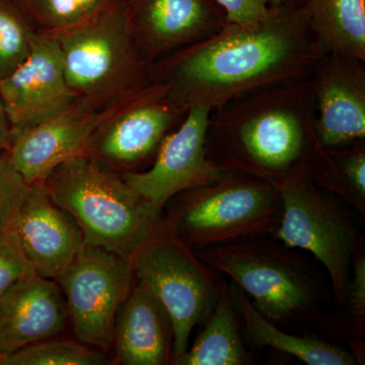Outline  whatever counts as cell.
<instances>
[{
	"mask_svg": "<svg viewBox=\"0 0 365 365\" xmlns=\"http://www.w3.org/2000/svg\"><path fill=\"white\" fill-rule=\"evenodd\" d=\"M276 188L282 213L274 237L313 254L329 273L336 299L344 304L353 258L361 242L354 222L306 173H295Z\"/></svg>",
	"mask_w": 365,
	"mask_h": 365,
	"instance_id": "8",
	"label": "cell"
},
{
	"mask_svg": "<svg viewBox=\"0 0 365 365\" xmlns=\"http://www.w3.org/2000/svg\"><path fill=\"white\" fill-rule=\"evenodd\" d=\"M4 355L2 353H0V365H2V362H4Z\"/></svg>",
	"mask_w": 365,
	"mask_h": 365,
	"instance_id": "33",
	"label": "cell"
},
{
	"mask_svg": "<svg viewBox=\"0 0 365 365\" xmlns=\"http://www.w3.org/2000/svg\"><path fill=\"white\" fill-rule=\"evenodd\" d=\"M11 143V127L0 98V150H9Z\"/></svg>",
	"mask_w": 365,
	"mask_h": 365,
	"instance_id": "30",
	"label": "cell"
},
{
	"mask_svg": "<svg viewBox=\"0 0 365 365\" xmlns=\"http://www.w3.org/2000/svg\"><path fill=\"white\" fill-rule=\"evenodd\" d=\"M11 230L38 275L56 279L83 248L73 217L52 200L44 182L29 187Z\"/></svg>",
	"mask_w": 365,
	"mask_h": 365,
	"instance_id": "16",
	"label": "cell"
},
{
	"mask_svg": "<svg viewBox=\"0 0 365 365\" xmlns=\"http://www.w3.org/2000/svg\"><path fill=\"white\" fill-rule=\"evenodd\" d=\"M29 187L9 158L0 155V232L11 228Z\"/></svg>",
	"mask_w": 365,
	"mask_h": 365,
	"instance_id": "26",
	"label": "cell"
},
{
	"mask_svg": "<svg viewBox=\"0 0 365 365\" xmlns=\"http://www.w3.org/2000/svg\"><path fill=\"white\" fill-rule=\"evenodd\" d=\"M364 60L325 54L311 76L314 131L324 148L364 141Z\"/></svg>",
	"mask_w": 365,
	"mask_h": 365,
	"instance_id": "14",
	"label": "cell"
},
{
	"mask_svg": "<svg viewBox=\"0 0 365 365\" xmlns=\"http://www.w3.org/2000/svg\"><path fill=\"white\" fill-rule=\"evenodd\" d=\"M44 184L52 200L78 223L85 244L129 261L162 217L121 174L88 155L61 163Z\"/></svg>",
	"mask_w": 365,
	"mask_h": 365,
	"instance_id": "4",
	"label": "cell"
},
{
	"mask_svg": "<svg viewBox=\"0 0 365 365\" xmlns=\"http://www.w3.org/2000/svg\"><path fill=\"white\" fill-rule=\"evenodd\" d=\"M125 1L52 33L67 85L81 102L98 109L119 104L151 83L150 66L127 29Z\"/></svg>",
	"mask_w": 365,
	"mask_h": 365,
	"instance_id": "6",
	"label": "cell"
},
{
	"mask_svg": "<svg viewBox=\"0 0 365 365\" xmlns=\"http://www.w3.org/2000/svg\"><path fill=\"white\" fill-rule=\"evenodd\" d=\"M209 116L210 111L206 108H190L176 130L163 139L150 169L121 174L124 181L160 215L165 203L180 192L215 184L230 174V170L208 157Z\"/></svg>",
	"mask_w": 365,
	"mask_h": 365,
	"instance_id": "11",
	"label": "cell"
},
{
	"mask_svg": "<svg viewBox=\"0 0 365 365\" xmlns=\"http://www.w3.org/2000/svg\"><path fill=\"white\" fill-rule=\"evenodd\" d=\"M76 338L109 349L118 314L136 283L131 262L98 247L83 244L56 278Z\"/></svg>",
	"mask_w": 365,
	"mask_h": 365,
	"instance_id": "9",
	"label": "cell"
},
{
	"mask_svg": "<svg viewBox=\"0 0 365 365\" xmlns=\"http://www.w3.org/2000/svg\"><path fill=\"white\" fill-rule=\"evenodd\" d=\"M172 322L160 300L136 280L118 314L114 340L124 365L169 364L173 357Z\"/></svg>",
	"mask_w": 365,
	"mask_h": 365,
	"instance_id": "18",
	"label": "cell"
},
{
	"mask_svg": "<svg viewBox=\"0 0 365 365\" xmlns=\"http://www.w3.org/2000/svg\"><path fill=\"white\" fill-rule=\"evenodd\" d=\"M37 32L14 0H0V81L26 61Z\"/></svg>",
	"mask_w": 365,
	"mask_h": 365,
	"instance_id": "23",
	"label": "cell"
},
{
	"mask_svg": "<svg viewBox=\"0 0 365 365\" xmlns=\"http://www.w3.org/2000/svg\"><path fill=\"white\" fill-rule=\"evenodd\" d=\"M37 274L11 228L0 232V297L21 278Z\"/></svg>",
	"mask_w": 365,
	"mask_h": 365,
	"instance_id": "27",
	"label": "cell"
},
{
	"mask_svg": "<svg viewBox=\"0 0 365 365\" xmlns=\"http://www.w3.org/2000/svg\"><path fill=\"white\" fill-rule=\"evenodd\" d=\"M282 213L273 184L230 170L222 181L184 190L165 203L162 220L194 252L246 239L272 235Z\"/></svg>",
	"mask_w": 365,
	"mask_h": 365,
	"instance_id": "5",
	"label": "cell"
},
{
	"mask_svg": "<svg viewBox=\"0 0 365 365\" xmlns=\"http://www.w3.org/2000/svg\"><path fill=\"white\" fill-rule=\"evenodd\" d=\"M117 105L98 109L81 101L44 123L11 133L6 157L29 185L43 182L61 163L86 155L93 132Z\"/></svg>",
	"mask_w": 365,
	"mask_h": 365,
	"instance_id": "15",
	"label": "cell"
},
{
	"mask_svg": "<svg viewBox=\"0 0 365 365\" xmlns=\"http://www.w3.org/2000/svg\"><path fill=\"white\" fill-rule=\"evenodd\" d=\"M304 7L326 54L365 61V0H307Z\"/></svg>",
	"mask_w": 365,
	"mask_h": 365,
	"instance_id": "21",
	"label": "cell"
},
{
	"mask_svg": "<svg viewBox=\"0 0 365 365\" xmlns=\"http://www.w3.org/2000/svg\"><path fill=\"white\" fill-rule=\"evenodd\" d=\"M202 332L187 351L173 360L177 365H247L251 361L245 348L235 309L227 283L222 282L220 294Z\"/></svg>",
	"mask_w": 365,
	"mask_h": 365,
	"instance_id": "20",
	"label": "cell"
},
{
	"mask_svg": "<svg viewBox=\"0 0 365 365\" xmlns=\"http://www.w3.org/2000/svg\"><path fill=\"white\" fill-rule=\"evenodd\" d=\"M68 319L56 280L38 274L14 282L0 297V353L49 339L64 330Z\"/></svg>",
	"mask_w": 365,
	"mask_h": 365,
	"instance_id": "17",
	"label": "cell"
},
{
	"mask_svg": "<svg viewBox=\"0 0 365 365\" xmlns=\"http://www.w3.org/2000/svg\"><path fill=\"white\" fill-rule=\"evenodd\" d=\"M78 1L85 9L86 13L91 16V14L102 11L106 7L111 6L121 0H78Z\"/></svg>",
	"mask_w": 365,
	"mask_h": 365,
	"instance_id": "31",
	"label": "cell"
},
{
	"mask_svg": "<svg viewBox=\"0 0 365 365\" xmlns=\"http://www.w3.org/2000/svg\"><path fill=\"white\" fill-rule=\"evenodd\" d=\"M237 313L241 314L250 341L259 347L269 346L297 357L309 365H356L355 353L312 336H297L280 330L275 323L257 311L248 295L232 281L228 287Z\"/></svg>",
	"mask_w": 365,
	"mask_h": 365,
	"instance_id": "19",
	"label": "cell"
},
{
	"mask_svg": "<svg viewBox=\"0 0 365 365\" xmlns=\"http://www.w3.org/2000/svg\"><path fill=\"white\" fill-rule=\"evenodd\" d=\"M309 78L262 86L211 111L209 158L275 187L295 173L307 174L319 144Z\"/></svg>",
	"mask_w": 365,
	"mask_h": 365,
	"instance_id": "2",
	"label": "cell"
},
{
	"mask_svg": "<svg viewBox=\"0 0 365 365\" xmlns=\"http://www.w3.org/2000/svg\"><path fill=\"white\" fill-rule=\"evenodd\" d=\"M130 262L136 279L169 314L174 334L172 364L188 349L194 327L210 314L222 282L215 269L199 259L162 217Z\"/></svg>",
	"mask_w": 365,
	"mask_h": 365,
	"instance_id": "7",
	"label": "cell"
},
{
	"mask_svg": "<svg viewBox=\"0 0 365 365\" xmlns=\"http://www.w3.org/2000/svg\"><path fill=\"white\" fill-rule=\"evenodd\" d=\"M36 29L48 33L66 30L90 16L78 0H14Z\"/></svg>",
	"mask_w": 365,
	"mask_h": 365,
	"instance_id": "25",
	"label": "cell"
},
{
	"mask_svg": "<svg viewBox=\"0 0 365 365\" xmlns=\"http://www.w3.org/2000/svg\"><path fill=\"white\" fill-rule=\"evenodd\" d=\"M195 253L209 267L230 276L273 323L297 322L326 329L335 325L324 312L328 292L312 264L272 235L246 237Z\"/></svg>",
	"mask_w": 365,
	"mask_h": 365,
	"instance_id": "3",
	"label": "cell"
},
{
	"mask_svg": "<svg viewBox=\"0 0 365 365\" xmlns=\"http://www.w3.org/2000/svg\"><path fill=\"white\" fill-rule=\"evenodd\" d=\"M125 20L150 66L215 35L227 23L211 0H126Z\"/></svg>",
	"mask_w": 365,
	"mask_h": 365,
	"instance_id": "13",
	"label": "cell"
},
{
	"mask_svg": "<svg viewBox=\"0 0 365 365\" xmlns=\"http://www.w3.org/2000/svg\"><path fill=\"white\" fill-rule=\"evenodd\" d=\"M352 277L350 276L346 292L345 304L351 314V331L364 335L365 321V256L361 248L355 254L352 262Z\"/></svg>",
	"mask_w": 365,
	"mask_h": 365,
	"instance_id": "28",
	"label": "cell"
},
{
	"mask_svg": "<svg viewBox=\"0 0 365 365\" xmlns=\"http://www.w3.org/2000/svg\"><path fill=\"white\" fill-rule=\"evenodd\" d=\"M225 14L228 23H249L257 20L267 11L264 0H215Z\"/></svg>",
	"mask_w": 365,
	"mask_h": 365,
	"instance_id": "29",
	"label": "cell"
},
{
	"mask_svg": "<svg viewBox=\"0 0 365 365\" xmlns=\"http://www.w3.org/2000/svg\"><path fill=\"white\" fill-rule=\"evenodd\" d=\"M103 353L66 340H42L4 356L2 365H106Z\"/></svg>",
	"mask_w": 365,
	"mask_h": 365,
	"instance_id": "24",
	"label": "cell"
},
{
	"mask_svg": "<svg viewBox=\"0 0 365 365\" xmlns=\"http://www.w3.org/2000/svg\"><path fill=\"white\" fill-rule=\"evenodd\" d=\"M326 54L304 6L269 7L249 23H227L196 44L150 67L151 81L185 112L193 106L215 111L249 91L309 78Z\"/></svg>",
	"mask_w": 365,
	"mask_h": 365,
	"instance_id": "1",
	"label": "cell"
},
{
	"mask_svg": "<svg viewBox=\"0 0 365 365\" xmlns=\"http://www.w3.org/2000/svg\"><path fill=\"white\" fill-rule=\"evenodd\" d=\"M268 7H280L287 6H302L297 4V0H264Z\"/></svg>",
	"mask_w": 365,
	"mask_h": 365,
	"instance_id": "32",
	"label": "cell"
},
{
	"mask_svg": "<svg viewBox=\"0 0 365 365\" xmlns=\"http://www.w3.org/2000/svg\"><path fill=\"white\" fill-rule=\"evenodd\" d=\"M307 174L318 186L338 194L365 215L364 141L340 148H324L319 143Z\"/></svg>",
	"mask_w": 365,
	"mask_h": 365,
	"instance_id": "22",
	"label": "cell"
},
{
	"mask_svg": "<svg viewBox=\"0 0 365 365\" xmlns=\"http://www.w3.org/2000/svg\"><path fill=\"white\" fill-rule=\"evenodd\" d=\"M184 110L168 95V86L151 81L116 106L93 132L86 155L118 174L136 172L155 157Z\"/></svg>",
	"mask_w": 365,
	"mask_h": 365,
	"instance_id": "10",
	"label": "cell"
},
{
	"mask_svg": "<svg viewBox=\"0 0 365 365\" xmlns=\"http://www.w3.org/2000/svg\"><path fill=\"white\" fill-rule=\"evenodd\" d=\"M0 98L11 133L44 123L81 102L67 85L61 51L52 33L38 30L28 58L0 81Z\"/></svg>",
	"mask_w": 365,
	"mask_h": 365,
	"instance_id": "12",
	"label": "cell"
}]
</instances>
